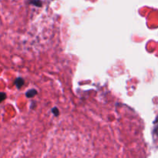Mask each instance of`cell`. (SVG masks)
I'll use <instances>...</instances> for the list:
<instances>
[{"mask_svg": "<svg viewBox=\"0 0 158 158\" xmlns=\"http://www.w3.org/2000/svg\"><path fill=\"white\" fill-rule=\"evenodd\" d=\"M6 94L3 92H0V103L6 100Z\"/></svg>", "mask_w": 158, "mask_h": 158, "instance_id": "4", "label": "cell"}, {"mask_svg": "<svg viewBox=\"0 0 158 158\" xmlns=\"http://www.w3.org/2000/svg\"><path fill=\"white\" fill-rule=\"evenodd\" d=\"M15 84L18 89H20L23 86V84H24V80L22 78H20V77L19 78H17L15 81Z\"/></svg>", "mask_w": 158, "mask_h": 158, "instance_id": "1", "label": "cell"}, {"mask_svg": "<svg viewBox=\"0 0 158 158\" xmlns=\"http://www.w3.org/2000/svg\"><path fill=\"white\" fill-rule=\"evenodd\" d=\"M29 3L32 5H35L36 6H41L42 2L40 0H29Z\"/></svg>", "mask_w": 158, "mask_h": 158, "instance_id": "3", "label": "cell"}, {"mask_svg": "<svg viewBox=\"0 0 158 158\" xmlns=\"http://www.w3.org/2000/svg\"><path fill=\"white\" fill-rule=\"evenodd\" d=\"M52 113H53L54 115L56 116V117L59 115V110H57V108H53V109H52Z\"/></svg>", "mask_w": 158, "mask_h": 158, "instance_id": "5", "label": "cell"}, {"mask_svg": "<svg viewBox=\"0 0 158 158\" xmlns=\"http://www.w3.org/2000/svg\"><path fill=\"white\" fill-rule=\"evenodd\" d=\"M36 94H37V91L35 90V89H30V90L28 91V92L26 93V95L27 97H33Z\"/></svg>", "mask_w": 158, "mask_h": 158, "instance_id": "2", "label": "cell"}]
</instances>
